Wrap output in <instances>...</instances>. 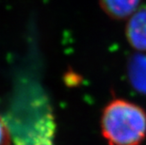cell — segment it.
I'll return each mask as SVG.
<instances>
[{
  "mask_svg": "<svg viewBox=\"0 0 146 145\" xmlns=\"http://www.w3.org/2000/svg\"><path fill=\"white\" fill-rule=\"evenodd\" d=\"M101 130L110 145H139L146 137V112L123 99H114L105 107Z\"/></svg>",
  "mask_w": 146,
  "mask_h": 145,
  "instance_id": "cell-1",
  "label": "cell"
},
{
  "mask_svg": "<svg viewBox=\"0 0 146 145\" xmlns=\"http://www.w3.org/2000/svg\"><path fill=\"white\" fill-rule=\"evenodd\" d=\"M125 36L133 48L139 52H146V8L138 9L128 18Z\"/></svg>",
  "mask_w": 146,
  "mask_h": 145,
  "instance_id": "cell-2",
  "label": "cell"
},
{
  "mask_svg": "<svg viewBox=\"0 0 146 145\" xmlns=\"http://www.w3.org/2000/svg\"><path fill=\"white\" fill-rule=\"evenodd\" d=\"M127 77L135 91L146 94V54L137 53L127 61Z\"/></svg>",
  "mask_w": 146,
  "mask_h": 145,
  "instance_id": "cell-3",
  "label": "cell"
},
{
  "mask_svg": "<svg viewBox=\"0 0 146 145\" xmlns=\"http://www.w3.org/2000/svg\"><path fill=\"white\" fill-rule=\"evenodd\" d=\"M102 10L110 18L123 20L139 9L141 0H99Z\"/></svg>",
  "mask_w": 146,
  "mask_h": 145,
  "instance_id": "cell-4",
  "label": "cell"
},
{
  "mask_svg": "<svg viewBox=\"0 0 146 145\" xmlns=\"http://www.w3.org/2000/svg\"><path fill=\"white\" fill-rule=\"evenodd\" d=\"M0 145H11L10 129L1 116H0Z\"/></svg>",
  "mask_w": 146,
  "mask_h": 145,
  "instance_id": "cell-5",
  "label": "cell"
}]
</instances>
